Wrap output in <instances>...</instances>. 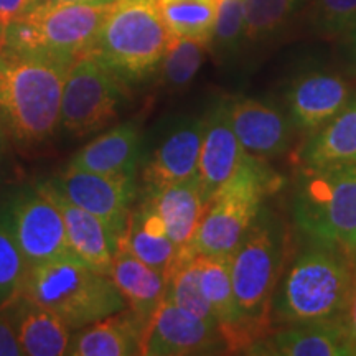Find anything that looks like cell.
<instances>
[{
  "label": "cell",
  "mask_w": 356,
  "mask_h": 356,
  "mask_svg": "<svg viewBox=\"0 0 356 356\" xmlns=\"http://www.w3.org/2000/svg\"><path fill=\"white\" fill-rule=\"evenodd\" d=\"M111 279L137 317L149 322L165 296V275L134 256L121 239L111 266Z\"/></svg>",
  "instance_id": "cb8c5ba5"
},
{
  "label": "cell",
  "mask_w": 356,
  "mask_h": 356,
  "mask_svg": "<svg viewBox=\"0 0 356 356\" xmlns=\"http://www.w3.org/2000/svg\"><path fill=\"white\" fill-rule=\"evenodd\" d=\"M243 47H246L244 0H220L208 48L220 60H229L238 56Z\"/></svg>",
  "instance_id": "4dcf8cb0"
},
{
  "label": "cell",
  "mask_w": 356,
  "mask_h": 356,
  "mask_svg": "<svg viewBox=\"0 0 356 356\" xmlns=\"http://www.w3.org/2000/svg\"><path fill=\"white\" fill-rule=\"evenodd\" d=\"M165 225L167 234L178 251L188 246L200 221L207 211L208 202L198 177L157 190H140Z\"/></svg>",
  "instance_id": "7402d4cb"
},
{
  "label": "cell",
  "mask_w": 356,
  "mask_h": 356,
  "mask_svg": "<svg viewBox=\"0 0 356 356\" xmlns=\"http://www.w3.org/2000/svg\"><path fill=\"white\" fill-rule=\"evenodd\" d=\"M350 40V60L353 63V68L356 71V30L348 35Z\"/></svg>",
  "instance_id": "f35d334b"
},
{
  "label": "cell",
  "mask_w": 356,
  "mask_h": 356,
  "mask_svg": "<svg viewBox=\"0 0 356 356\" xmlns=\"http://www.w3.org/2000/svg\"><path fill=\"white\" fill-rule=\"evenodd\" d=\"M341 322H343L346 332H348V337H350L351 345H353V351L356 355V280L353 284V289H351L348 305H346V309L343 312Z\"/></svg>",
  "instance_id": "d590c367"
},
{
  "label": "cell",
  "mask_w": 356,
  "mask_h": 356,
  "mask_svg": "<svg viewBox=\"0 0 356 356\" xmlns=\"http://www.w3.org/2000/svg\"><path fill=\"white\" fill-rule=\"evenodd\" d=\"M37 188L60 210L65 221L70 248L74 256L91 269L109 275L119 236L104 221H101L92 213L83 210L78 204L71 203L44 181L37 184Z\"/></svg>",
  "instance_id": "e0dca14e"
},
{
  "label": "cell",
  "mask_w": 356,
  "mask_h": 356,
  "mask_svg": "<svg viewBox=\"0 0 356 356\" xmlns=\"http://www.w3.org/2000/svg\"><path fill=\"white\" fill-rule=\"evenodd\" d=\"M24 350L13 333L6 315L0 312V356H22Z\"/></svg>",
  "instance_id": "e575fe53"
},
{
  "label": "cell",
  "mask_w": 356,
  "mask_h": 356,
  "mask_svg": "<svg viewBox=\"0 0 356 356\" xmlns=\"http://www.w3.org/2000/svg\"><path fill=\"white\" fill-rule=\"evenodd\" d=\"M126 99V84L104 65L84 53L70 65L61 95L60 127L84 137L101 131L118 118Z\"/></svg>",
  "instance_id": "9c48e42d"
},
{
  "label": "cell",
  "mask_w": 356,
  "mask_h": 356,
  "mask_svg": "<svg viewBox=\"0 0 356 356\" xmlns=\"http://www.w3.org/2000/svg\"><path fill=\"white\" fill-rule=\"evenodd\" d=\"M228 101L231 126L244 152L264 160L287 152L297 132L287 113L256 97L236 96Z\"/></svg>",
  "instance_id": "9a60e30c"
},
{
  "label": "cell",
  "mask_w": 356,
  "mask_h": 356,
  "mask_svg": "<svg viewBox=\"0 0 356 356\" xmlns=\"http://www.w3.org/2000/svg\"><path fill=\"white\" fill-rule=\"evenodd\" d=\"M6 150H7V134L3 131L2 124H0V168H2L3 157H6Z\"/></svg>",
  "instance_id": "8d00e7d4"
},
{
  "label": "cell",
  "mask_w": 356,
  "mask_h": 356,
  "mask_svg": "<svg viewBox=\"0 0 356 356\" xmlns=\"http://www.w3.org/2000/svg\"><path fill=\"white\" fill-rule=\"evenodd\" d=\"M220 0H157V7L173 37L210 43Z\"/></svg>",
  "instance_id": "4316f807"
},
{
  "label": "cell",
  "mask_w": 356,
  "mask_h": 356,
  "mask_svg": "<svg viewBox=\"0 0 356 356\" xmlns=\"http://www.w3.org/2000/svg\"><path fill=\"white\" fill-rule=\"evenodd\" d=\"M144 142L139 124L122 122L79 149L68 167L113 177H137Z\"/></svg>",
  "instance_id": "44dd1931"
},
{
  "label": "cell",
  "mask_w": 356,
  "mask_h": 356,
  "mask_svg": "<svg viewBox=\"0 0 356 356\" xmlns=\"http://www.w3.org/2000/svg\"><path fill=\"white\" fill-rule=\"evenodd\" d=\"M353 257L345 249L310 239L284 269L273 302V323L341 320L355 284Z\"/></svg>",
  "instance_id": "6da1fadb"
},
{
  "label": "cell",
  "mask_w": 356,
  "mask_h": 356,
  "mask_svg": "<svg viewBox=\"0 0 356 356\" xmlns=\"http://www.w3.org/2000/svg\"><path fill=\"white\" fill-rule=\"evenodd\" d=\"M307 24L318 37H348L356 30V0H309Z\"/></svg>",
  "instance_id": "1f68e13d"
},
{
  "label": "cell",
  "mask_w": 356,
  "mask_h": 356,
  "mask_svg": "<svg viewBox=\"0 0 356 356\" xmlns=\"http://www.w3.org/2000/svg\"><path fill=\"white\" fill-rule=\"evenodd\" d=\"M207 51L208 43L172 35L157 71L162 86L172 92L188 88L203 66Z\"/></svg>",
  "instance_id": "83f0119b"
},
{
  "label": "cell",
  "mask_w": 356,
  "mask_h": 356,
  "mask_svg": "<svg viewBox=\"0 0 356 356\" xmlns=\"http://www.w3.org/2000/svg\"><path fill=\"white\" fill-rule=\"evenodd\" d=\"M167 287L163 299L172 300L173 304L190 312L195 317L202 318L203 322L220 328L218 318L213 312L210 302L203 296L200 289L198 274L195 269L193 257L178 256L167 274Z\"/></svg>",
  "instance_id": "f546056e"
},
{
  "label": "cell",
  "mask_w": 356,
  "mask_h": 356,
  "mask_svg": "<svg viewBox=\"0 0 356 356\" xmlns=\"http://www.w3.org/2000/svg\"><path fill=\"white\" fill-rule=\"evenodd\" d=\"M280 178L264 159L246 155L241 167L213 195L188 246L178 256H233Z\"/></svg>",
  "instance_id": "5b68a950"
},
{
  "label": "cell",
  "mask_w": 356,
  "mask_h": 356,
  "mask_svg": "<svg viewBox=\"0 0 356 356\" xmlns=\"http://www.w3.org/2000/svg\"><path fill=\"white\" fill-rule=\"evenodd\" d=\"M299 155L304 167L356 163V96L330 122L310 134Z\"/></svg>",
  "instance_id": "484cf974"
},
{
  "label": "cell",
  "mask_w": 356,
  "mask_h": 356,
  "mask_svg": "<svg viewBox=\"0 0 356 356\" xmlns=\"http://www.w3.org/2000/svg\"><path fill=\"white\" fill-rule=\"evenodd\" d=\"M26 269L29 266L19 244L0 216V307L22 291Z\"/></svg>",
  "instance_id": "d6a6232c"
},
{
  "label": "cell",
  "mask_w": 356,
  "mask_h": 356,
  "mask_svg": "<svg viewBox=\"0 0 356 356\" xmlns=\"http://www.w3.org/2000/svg\"><path fill=\"white\" fill-rule=\"evenodd\" d=\"M0 44H2V29H0Z\"/></svg>",
  "instance_id": "60d3db41"
},
{
  "label": "cell",
  "mask_w": 356,
  "mask_h": 356,
  "mask_svg": "<svg viewBox=\"0 0 356 356\" xmlns=\"http://www.w3.org/2000/svg\"><path fill=\"white\" fill-rule=\"evenodd\" d=\"M44 184L71 203L99 218L118 236L126 228L134 203L140 193L137 177H113L70 167L48 178Z\"/></svg>",
  "instance_id": "7c38bea8"
},
{
  "label": "cell",
  "mask_w": 356,
  "mask_h": 356,
  "mask_svg": "<svg viewBox=\"0 0 356 356\" xmlns=\"http://www.w3.org/2000/svg\"><path fill=\"white\" fill-rule=\"evenodd\" d=\"M119 239L129 251L147 266L165 275L177 259L178 249L167 234L162 218L157 215L147 198L142 197L136 208H132L126 228Z\"/></svg>",
  "instance_id": "d4e9b609"
},
{
  "label": "cell",
  "mask_w": 356,
  "mask_h": 356,
  "mask_svg": "<svg viewBox=\"0 0 356 356\" xmlns=\"http://www.w3.org/2000/svg\"><path fill=\"white\" fill-rule=\"evenodd\" d=\"M203 118L178 115L159 129L149 145L144 142L140 163L142 190H157L198 175Z\"/></svg>",
  "instance_id": "8fae6325"
},
{
  "label": "cell",
  "mask_w": 356,
  "mask_h": 356,
  "mask_svg": "<svg viewBox=\"0 0 356 356\" xmlns=\"http://www.w3.org/2000/svg\"><path fill=\"white\" fill-rule=\"evenodd\" d=\"M246 155L231 126L228 97H221L213 102L203 118L202 154L197 177L208 202L241 167Z\"/></svg>",
  "instance_id": "2e32d148"
},
{
  "label": "cell",
  "mask_w": 356,
  "mask_h": 356,
  "mask_svg": "<svg viewBox=\"0 0 356 356\" xmlns=\"http://www.w3.org/2000/svg\"><path fill=\"white\" fill-rule=\"evenodd\" d=\"M170 38L157 0H114L89 53L129 86L157 73Z\"/></svg>",
  "instance_id": "277c9868"
},
{
  "label": "cell",
  "mask_w": 356,
  "mask_h": 356,
  "mask_svg": "<svg viewBox=\"0 0 356 356\" xmlns=\"http://www.w3.org/2000/svg\"><path fill=\"white\" fill-rule=\"evenodd\" d=\"M264 356H350L353 345L341 320L287 325L269 332L246 350Z\"/></svg>",
  "instance_id": "d6986e66"
},
{
  "label": "cell",
  "mask_w": 356,
  "mask_h": 356,
  "mask_svg": "<svg viewBox=\"0 0 356 356\" xmlns=\"http://www.w3.org/2000/svg\"><path fill=\"white\" fill-rule=\"evenodd\" d=\"M145 322L131 309L99 320L71 333L66 355L71 356H134L140 355Z\"/></svg>",
  "instance_id": "603a6c76"
},
{
  "label": "cell",
  "mask_w": 356,
  "mask_h": 356,
  "mask_svg": "<svg viewBox=\"0 0 356 356\" xmlns=\"http://www.w3.org/2000/svg\"><path fill=\"white\" fill-rule=\"evenodd\" d=\"M0 216L10 229L26 266L55 259H78L71 251L63 216L37 186H20L8 193Z\"/></svg>",
  "instance_id": "30bf717a"
},
{
  "label": "cell",
  "mask_w": 356,
  "mask_h": 356,
  "mask_svg": "<svg viewBox=\"0 0 356 356\" xmlns=\"http://www.w3.org/2000/svg\"><path fill=\"white\" fill-rule=\"evenodd\" d=\"M38 0H0V29L32 10Z\"/></svg>",
  "instance_id": "836d02e7"
},
{
  "label": "cell",
  "mask_w": 356,
  "mask_h": 356,
  "mask_svg": "<svg viewBox=\"0 0 356 356\" xmlns=\"http://www.w3.org/2000/svg\"><path fill=\"white\" fill-rule=\"evenodd\" d=\"M309 0H244L246 44H264L286 29Z\"/></svg>",
  "instance_id": "f1b7e54d"
},
{
  "label": "cell",
  "mask_w": 356,
  "mask_h": 356,
  "mask_svg": "<svg viewBox=\"0 0 356 356\" xmlns=\"http://www.w3.org/2000/svg\"><path fill=\"white\" fill-rule=\"evenodd\" d=\"M70 65L0 48V124L22 149L37 147L60 127Z\"/></svg>",
  "instance_id": "7a4b0ae2"
},
{
  "label": "cell",
  "mask_w": 356,
  "mask_h": 356,
  "mask_svg": "<svg viewBox=\"0 0 356 356\" xmlns=\"http://www.w3.org/2000/svg\"><path fill=\"white\" fill-rule=\"evenodd\" d=\"M50 2H74V3H91V6H108V3L114 2V0H50Z\"/></svg>",
  "instance_id": "74e56055"
},
{
  "label": "cell",
  "mask_w": 356,
  "mask_h": 356,
  "mask_svg": "<svg viewBox=\"0 0 356 356\" xmlns=\"http://www.w3.org/2000/svg\"><path fill=\"white\" fill-rule=\"evenodd\" d=\"M297 228L312 241L356 254V163L304 167L292 198Z\"/></svg>",
  "instance_id": "ba28073f"
},
{
  "label": "cell",
  "mask_w": 356,
  "mask_h": 356,
  "mask_svg": "<svg viewBox=\"0 0 356 356\" xmlns=\"http://www.w3.org/2000/svg\"><path fill=\"white\" fill-rule=\"evenodd\" d=\"M22 292L55 312L71 330L127 309L111 275L79 259H55L29 267Z\"/></svg>",
  "instance_id": "8992f818"
},
{
  "label": "cell",
  "mask_w": 356,
  "mask_h": 356,
  "mask_svg": "<svg viewBox=\"0 0 356 356\" xmlns=\"http://www.w3.org/2000/svg\"><path fill=\"white\" fill-rule=\"evenodd\" d=\"M287 228L279 215L262 207L231 256V277L238 307L252 341L273 327V302L286 269Z\"/></svg>",
  "instance_id": "3957f363"
},
{
  "label": "cell",
  "mask_w": 356,
  "mask_h": 356,
  "mask_svg": "<svg viewBox=\"0 0 356 356\" xmlns=\"http://www.w3.org/2000/svg\"><path fill=\"white\" fill-rule=\"evenodd\" d=\"M228 353L222 333L190 312L163 299L142 332L140 355L190 356Z\"/></svg>",
  "instance_id": "4fadbf2b"
},
{
  "label": "cell",
  "mask_w": 356,
  "mask_h": 356,
  "mask_svg": "<svg viewBox=\"0 0 356 356\" xmlns=\"http://www.w3.org/2000/svg\"><path fill=\"white\" fill-rule=\"evenodd\" d=\"M0 312L10 323L24 355H66L73 330L53 310L20 291L0 307Z\"/></svg>",
  "instance_id": "ac0fdd59"
},
{
  "label": "cell",
  "mask_w": 356,
  "mask_h": 356,
  "mask_svg": "<svg viewBox=\"0 0 356 356\" xmlns=\"http://www.w3.org/2000/svg\"><path fill=\"white\" fill-rule=\"evenodd\" d=\"M353 266H355V280H356V254L353 257Z\"/></svg>",
  "instance_id": "ab89813d"
},
{
  "label": "cell",
  "mask_w": 356,
  "mask_h": 356,
  "mask_svg": "<svg viewBox=\"0 0 356 356\" xmlns=\"http://www.w3.org/2000/svg\"><path fill=\"white\" fill-rule=\"evenodd\" d=\"M108 7L40 0L3 26L0 48L71 65L91 50Z\"/></svg>",
  "instance_id": "52a82bcc"
},
{
  "label": "cell",
  "mask_w": 356,
  "mask_h": 356,
  "mask_svg": "<svg viewBox=\"0 0 356 356\" xmlns=\"http://www.w3.org/2000/svg\"><path fill=\"white\" fill-rule=\"evenodd\" d=\"M200 289L215 312L229 351L248 350L254 341L249 335L236 300L231 277V256H195Z\"/></svg>",
  "instance_id": "ffe728a7"
},
{
  "label": "cell",
  "mask_w": 356,
  "mask_h": 356,
  "mask_svg": "<svg viewBox=\"0 0 356 356\" xmlns=\"http://www.w3.org/2000/svg\"><path fill=\"white\" fill-rule=\"evenodd\" d=\"M353 88L330 70H307L296 74L286 89V113L297 132H317L353 97Z\"/></svg>",
  "instance_id": "5bb4252c"
}]
</instances>
